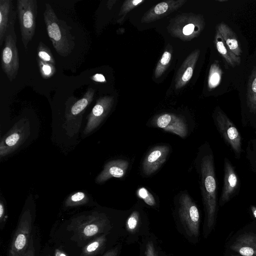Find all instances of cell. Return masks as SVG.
Listing matches in <instances>:
<instances>
[{
	"label": "cell",
	"mask_w": 256,
	"mask_h": 256,
	"mask_svg": "<svg viewBox=\"0 0 256 256\" xmlns=\"http://www.w3.org/2000/svg\"><path fill=\"white\" fill-rule=\"evenodd\" d=\"M146 256H156L152 242H149L146 246Z\"/></svg>",
	"instance_id": "obj_32"
},
{
	"label": "cell",
	"mask_w": 256,
	"mask_h": 256,
	"mask_svg": "<svg viewBox=\"0 0 256 256\" xmlns=\"http://www.w3.org/2000/svg\"><path fill=\"white\" fill-rule=\"evenodd\" d=\"M230 248L242 256H256V234L246 232L239 234L231 243Z\"/></svg>",
	"instance_id": "obj_15"
},
{
	"label": "cell",
	"mask_w": 256,
	"mask_h": 256,
	"mask_svg": "<svg viewBox=\"0 0 256 256\" xmlns=\"http://www.w3.org/2000/svg\"><path fill=\"white\" fill-rule=\"evenodd\" d=\"M170 151L169 146L166 145L158 146L152 148L143 160V173L150 176L158 170L166 160Z\"/></svg>",
	"instance_id": "obj_13"
},
{
	"label": "cell",
	"mask_w": 256,
	"mask_h": 256,
	"mask_svg": "<svg viewBox=\"0 0 256 256\" xmlns=\"http://www.w3.org/2000/svg\"><path fill=\"white\" fill-rule=\"evenodd\" d=\"M46 256H50V255H47Z\"/></svg>",
	"instance_id": "obj_41"
},
{
	"label": "cell",
	"mask_w": 256,
	"mask_h": 256,
	"mask_svg": "<svg viewBox=\"0 0 256 256\" xmlns=\"http://www.w3.org/2000/svg\"><path fill=\"white\" fill-rule=\"evenodd\" d=\"M193 70L192 68L188 67L182 75V80L183 82L188 81L192 75Z\"/></svg>",
	"instance_id": "obj_30"
},
{
	"label": "cell",
	"mask_w": 256,
	"mask_h": 256,
	"mask_svg": "<svg viewBox=\"0 0 256 256\" xmlns=\"http://www.w3.org/2000/svg\"><path fill=\"white\" fill-rule=\"evenodd\" d=\"M44 17L48 34L55 50L61 56H68L75 46L74 37L70 32L72 28L58 18L48 3L46 4Z\"/></svg>",
	"instance_id": "obj_2"
},
{
	"label": "cell",
	"mask_w": 256,
	"mask_h": 256,
	"mask_svg": "<svg viewBox=\"0 0 256 256\" xmlns=\"http://www.w3.org/2000/svg\"><path fill=\"white\" fill-rule=\"evenodd\" d=\"M5 211H4V206L2 202H0V222H4V216Z\"/></svg>",
	"instance_id": "obj_36"
},
{
	"label": "cell",
	"mask_w": 256,
	"mask_h": 256,
	"mask_svg": "<svg viewBox=\"0 0 256 256\" xmlns=\"http://www.w3.org/2000/svg\"><path fill=\"white\" fill-rule=\"evenodd\" d=\"M116 254V252L115 250H111L108 252L103 256H115Z\"/></svg>",
	"instance_id": "obj_39"
},
{
	"label": "cell",
	"mask_w": 256,
	"mask_h": 256,
	"mask_svg": "<svg viewBox=\"0 0 256 256\" xmlns=\"http://www.w3.org/2000/svg\"><path fill=\"white\" fill-rule=\"evenodd\" d=\"M37 62L42 76L45 79L52 77L56 72L55 65L50 63L44 62L38 57Z\"/></svg>",
	"instance_id": "obj_25"
},
{
	"label": "cell",
	"mask_w": 256,
	"mask_h": 256,
	"mask_svg": "<svg viewBox=\"0 0 256 256\" xmlns=\"http://www.w3.org/2000/svg\"><path fill=\"white\" fill-rule=\"evenodd\" d=\"M54 256H68L63 251L56 249L54 252Z\"/></svg>",
	"instance_id": "obj_38"
},
{
	"label": "cell",
	"mask_w": 256,
	"mask_h": 256,
	"mask_svg": "<svg viewBox=\"0 0 256 256\" xmlns=\"http://www.w3.org/2000/svg\"><path fill=\"white\" fill-rule=\"evenodd\" d=\"M212 118L222 140L229 148L235 158L240 159L244 150L242 148V135L238 128L219 107L214 110Z\"/></svg>",
	"instance_id": "obj_3"
},
{
	"label": "cell",
	"mask_w": 256,
	"mask_h": 256,
	"mask_svg": "<svg viewBox=\"0 0 256 256\" xmlns=\"http://www.w3.org/2000/svg\"><path fill=\"white\" fill-rule=\"evenodd\" d=\"M207 228H213L218 208V184L213 151L206 142L200 148L196 161Z\"/></svg>",
	"instance_id": "obj_1"
},
{
	"label": "cell",
	"mask_w": 256,
	"mask_h": 256,
	"mask_svg": "<svg viewBox=\"0 0 256 256\" xmlns=\"http://www.w3.org/2000/svg\"><path fill=\"white\" fill-rule=\"evenodd\" d=\"M216 30L229 49L236 56H240L242 52L240 43L231 28L225 22H222L217 25Z\"/></svg>",
	"instance_id": "obj_18"
},
{
	"label": "cell",
	"mask_w": 256,
	"mask_h": 256,
	"mask_svg": "<svg viewBox=\"0 0 256 256\" xmlns=\"http://www.w3.org/2000/svg\"><path fill=\"white\" fill-rule=\"evenodd\" d=\"M89 198L83 192H77L70 195L65 202V206L67 207L76 206L85 204L88 202Z\"/></svg>",
	"instance_id": "obj_24"
},
{
	"label": "cell",
	"mask_w": 256,
	"mask_h": 256,
	"mask_svg": "<svg viewBox=\"0 0 256 256\" xmlns=\"http://www.w3.org/2000/svg\"><path fill=\"white\" fill-rule=\"evenodd\" d=\"M250 210L252 216L256 219V204H252L250 206Z\"/></svg>",
	"instance_id": "obj_37"
},
{
	"label": "cell",
	"mask_w": 256,
	"mask_h": 256,
	"mask_svg": "<svg viewBox=\"0 0 256 256\" xmlns=\"http://www.w3.org/2000/svg\"><path fill=\"white\" fill-rule=\"evenodd\" d=\"M245 156L250 170L256 175V130L253 136L247 142Z\"/></svg>",
	"instance_id": "obj_21"
},
{
	"label": "cell",
	"mask_w": 256,
	"mask_h": 256,
	"mask_svg": "<svg viewBox=\"0 0 256 256\" xmlns=\"http://www.w3.org/2000/svg\"><path fill=\"white\" fill-rule=\"evenodd\" d=\"M106 224V220L102 214L93 212L74 218L67 229L78 240L86 241L102 233Z\"/></svg>",
	"instance_id": "obj_4"
},
{
	"label": "cell",
	"mask_w": 256,
	"mask_h": 256,
	"mask_svg": "<svg viewBox=\"0 0 256 256\" xmlns=\"http://www.w3.org/2000/svg\"><path fill=\"white\" fill-rule=\"evenodd\" d=\"M168 8L166 2H162L158 4L154 8V12L157 14H161L168 10Z\"/></svg>",
	"instance_id": "obj_29"
},
{
	"label": "cell",
	"mask_w": 256,
	"mask_h": 256,
	"mask_svg": "<svg viewBox=\"0 0 256 256\" xmlns=\"http://www.w3.org/2000/svg\"><path fill=\"white\" fill-rule=\"evenodd\" d=\"M19 56L16 34H8L4 40L2 54V67L10 82L16 77L19 68Z\"/></svg>",
	"instance_id": "obj_9"
},
{
	"label": "cell",
	"mask_w": 256,
	"mask_h": 256,
	"mask_svg": "<svg viewBox=\"0 0 256 256\" xmlns=\"http://www.w3.org/2000/svg\"><path fill=\"white\" fill-rule=\"evenodd\" d=\"M156 124L158 127L182 138L188 134L187 126L183 120L174 115L166 114L159 116Z\"/></svg>",
	"instance_id": "obj_16"
},
{
	"label": "cell",
	"mask_w": 256,
	"mask_h": 256,
	"mask_svg": "<svg viewBox=\"0 0 256 256\" xmlns=\"http://www.w3.org/2000/svg\"><path fill=\"white\" fill-rule=\"evenodd\" d=\"M18 14L22 40L26 49L35 32L38 4L36 0H18Z\"/></svg>",
	"instance_id": "obj_5"
},
{
	"label": "cell",
	"mask_w": 256,
	"mask_h": 256,
	"mask_svg": "<svg viewBox=\"0 0 256 256\" xmlns=\"http://www.w3.org/2000/svg\"><path fill=\"white\" fill-rule=\"evenodd\" d=\"M178 214L188 234L198 236L200 225L199 211L188 194H182L180 197Z\"/></svg>",
	"instance_id": "obj_8"
},
{
	"label": "cell",
	"mask_w": 256,
	"mask_h": 256,
	"mask_svg": "<svg viewBox=\"0 0 256 256\" xmlns=\"http://www.w3.org/2000/svg\"><path fill=\"white\" fill-rule=\"evenodd\" d=\"M230 256H240V255H238V254H236V255L232 254Z\"/></svg>",
	"instance_id": "obj_40"
},
{
	"label": "cell",
	"mask_w": 256,
	"mask_h": 256,
	"mask_svg": "<svg viewBox=\"0 0 256 256\" xmlns=\"http://www.w3.org/2000/svg\"><path fill=\"white\" fill-rule=\"evenodd\" d=\"M94 89L88 88L82 97L74 103L70 111L66 114V120L80 116L94 100Z\"/></svg>",
	"instance_id": "obj_19"
},
{
	"label": "cell",
	"mask_w": 256,
	"mask_h": 256,
	"mask_svg": "<svg viewBox=\"0 0 256 256\" xmlns=\"http://www.w3.org/2000/svg\"><path fill=\"white\" fill-rule=\"evenodd\" d=\"M171 58V54L168 52H165L162 54L160 60V64L166 66L170 61Z\"/></svg>",
	"instance_id": "obj_31"
},
{
	"label": "cell",
	"mask_w": 256,
	"mask_h": 256,
	"mask_svg": "<svg viewBox=\"0 0 256 256\" xmlns=\"http://www.w3.org/2000/svg\"><path fill=\"white\" fill-rule=\"evenodd\" d=\"M246 107V112L242 118V124L244 127H250L256 130V64L248 79Z\"/></svg>",
	"instance_id": "obj_11"
},
{
	"label": "cell",
	"mask_w": 256,
	"mask_h": 256,
	"mask_svg": "<svg viewBox=\"0 0 256 256\" xmlns=\"http://www.w3.org/2000/svg\"><path fill=\"white\" fill-rule=\"evenodd\" d=\"M24 256H34V249L32 239L31 240L29 247Z\"/></svg>",
	"instance_id": "obj_34"
},
{
	"label": "cell",
	"mask_w": 256,
	"mask_h": 256,
	"mask_svg": "<svg viewBox=\"0 0 256 256\" xmlns=\"http://www.w3.org/2000/svg\"><path fill=\"white\" fill-rule=\"evenodd\" d=\"M222 74V71L217 62H215L212 65L208 80L210 89H214L220 84Z\"/></svg>",
	"instance_id": "obj_23"
},
{
	"label": "cell",
	"mask_w": 256,
	"mask_h": 256,
	"mask_svg": "<svg viewBox=\"0 0 256 256\" xmlns=\"http://www.w3.org/2000/svg\"><path fill=\"white\" fill-rule=\"evenodd\" d=\"M112 99L108 97L100 98L90 114L84 134H88L98 128L109 112Z\"/></svg>",
	"instance_id": "obj_14"
},
{
	"label": "cell",
	"mask_w": 256,
	"mask_h": 256,
	"mask_svg": "<svg viewBox=\"0 0 256 256\" xmlns=\"http://www.w3.org/2000/svg\"><path fill=\"white\" fill-rule=\"evenodd\" d=\"M138 194L148 205L153 206L155 204L156 202L154 198L145 188H142L139 189Z\"/></svg>",
	"instance_id": "obj_27"
},
{
	"label": "cell",
	"mask_w": 256,
	"mask_h": 256,
	"mask_svg": "<svg viewBox=\"0 0 256 256\" xmlns=\"http://www.w3.org/2000/svg\"><path fill=\"white\" fill-rule=\"evenodd\" d=\"M214 42L216 48L223 60L228 66L235 67L240 65V56L234 54L226 44L220 34L216 30Z\"/></svg>",
	"instance_id": "obj_20"
},
{
	"label": "cell",
	"mask_w": 256,
	"mask_h": 256,
	"mask_svg": "<svg viewBox=\"0 0 256 256\" xmlns=\"http://www.w3.org/2000/svg\"><path fill=\"white\" fill-rule=\"evenodd\" d=\"M16 11L12 0H0V46L4 42L7 34H16L14 24Z\"/></svg>",
	"instance_id": "obj_12"
},
{
	"label": "cell",
	"mask_w": 256,
	"mask_h": 256,
	"mask_svg": "<svg viewBox=\"0 0 256 256\" xmlns=\"http://www.w3.org/2000/svg\"><path fill=\"white\" fill-rule=\"evenodd\" d=\"M38 55L40 60L56 65V62L50 50L42 42L38 44Z\"/></svg>",
	"instance_id": "obj_26"
},
{
	"label": "cell",
	"mask_w": 256,
	"mask_h": 256,
	"mask_svg": "<svg viewBox=\"0 0 256 256\" xmlns=\"http://www.w3.org/2000/svg\"><path fill=\"white\" fill-rule=\"evenodd\" d=\"M241 182L235 166L226 157L224 160V176L222 192L218 202L222 206L240 192Z\"/></svg>",
	"instance_id": "obj_7"
},
{
	"label": "cell",
	"mask_w": 256,
	"mask_h": 256,
	"mask_svg": "<svg viewBox=\"0 0 256 256\" xmlns=\"http://www.w3.org/2000/svg\"><path fill=\"white\" fill-rule=\"evenodd\" d=\"M138 213L136 211L134 212L127 220V226L129 230H134L138 224Z\"/></svg>",
	"instance_id": "obj_28"
},
{
	"label": "cell",
	"mask_w": 256,
	"mask_h": 256,
	"mask_svg": "<svg viewBox=\"0 0 256 256\" xmlns=\"http://www.w3.org/2000/svg\"><path fill=\"white\" fill-rule=\"evenodd\" d=\"M194 28V26L192 24H188L184 28L183 34L185 35H190L193 32Z\"/></svg>",
	"instance_id": "obj_33"
},
{
	"label": "cell",
	"mask_w": 256,
	"mask_h": 256,
	"mask_svg": "<svg viewBox=\"0 0 256 256\" xmlns=\"http://www.w3.org/2000/svg\"><path fill=\"white\" fill-rule=\"evenodd\" d=\"M129 162L124 160L118 159L107 162L103 170L96 178L97 183H102L112 178H120L126 174Z\"/></svg>",
	"instance_id": "obj_17"
},
{
	"label": "cell",
	"mask_w": 256,
	"mask_h": 256,
	"mask_svg": "<svg viewBox=\"0 0 256 256\" xmlns=\"http://www.w3.org/2000/svg\"><path fill=\"white\" fill-rule=\"evenodd\" d=\"M30 134V126L24 120H20L2 138L0 144V157L12 153L19 147Z\"/></svg>",
	"instance_id": "obj_10"
},
{
	"label": "cell",
	"mask_w": 256,
	"mask_h": 256,
	"mask_svg": "<svg viewBox=\"0 0 256 256\" xmlns=\"http://www.w3.org/2000/svg\"><path fill=\"white\" fill-rule=\"evenodd\" d=\"M32 215L29 210H26L20 218L8 256H24L32 239Z\"/></svg>",
	"instance_id": "obj_6"
},
{
	"label": "cell",
	"mask_w": 256,
	"mask_h": 256,
	"mask_svg": "<svg viewBox=\"0 0 256 256\" xmlns=\"http://www.w3.org/2000/svg\"><path fill=\"white\" fill-rule=\"evenodd\" d=\"M105 241L104 235L96 237L83 248L81 256H94L97 254L102 248Z\"/></svg>",
	"instance_id": "obj_22"
},
{
	"label": "cell",
	"mask_w": 256,
	"mask_h": 256,
	"mask_svg": "<svg viewBox=\"0 0 256 256\" xmlns=\"http://www.w3.org/2000/svg\"><path fill=\"white\" fill-rule=\"evenodd\" d=\"M92 80L97 82H104L106 81V79L104 76L102 74H96L93 75L92 77Z\"/></svg>",
	"instance_id": "obj_35"
}]
</instances>
